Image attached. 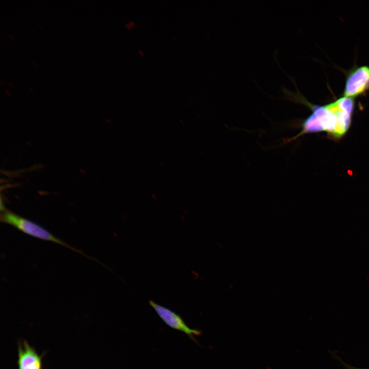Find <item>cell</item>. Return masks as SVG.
I'll use <instances>...</instances> for the list:
<instances>
[{
	"label": "cell",
	"instance_id": "6da1fadb",
	"mask_svg": "<svg viewBox=\"0 0 369 369\" xmlns=\"http://www.w3.org/2000/svg\"><path fill=\"white\" fill-rule=\"evenodd\" d=\"M284 92L288 99L304 104L312 111V113L300 122V132L287 139V142L295 140L305 134L321 131L327 132L339 138L347 131L355 106L354 99L343 96L330 104L319 106L309 102L298 91L296 93L288 90Z\"/></svg>",
	"mask_w": 369,
	"mask_h": 369
},
{
	"label": "cell",
	"instance_id": "7a4b0ae2",
	"mask_svg": "<svg viewBox=\"0 0 369 369\" xmlns=\"http://www.w3.org/2000/svg\"><path fill=\"white\" fill-rule=\"evenodd\" d=\"M1 220L4 223L15 227L26 234L41 240L51 241L61 245L74 252L87 256L80 250L69 245L38 224L9 211L5 210L3 211V213L1 214Z\"/></svg>",
	"mask_w": 369,
	"mask_h": 369
},
{
	"label": "cell",
	"instance_id": "3957f363",
	"mask_svg": "<svg viewBox=\"0 0 369 369\" xmlns=\"http://www.w3.org/2000/svg\"><path fill=\"white\" fill-rule=\"evenodd\" d=\"M149 304L167 325L185 334L195 343L199 345L194 336L201 335L202 334L201 331L190 327L180 315L170 309L152 300L149 301Z\"/></svg>",
	"mask_w": 369,
	"mask_h": 369
},
{
	"label": "cell",
	"instance_id": "277c9868",
	"mask_svg": "<svg viewBox=\"0 0 369 369\" xmlns=\"http://www.w3.org/2000/svg\"><path fill=\"white\" fill-rule=\"evenodd\" d=\"M369 90V67L362 66L352 70L347 75L343 96L355 98Z\"/></svg>",
	"mask_w": 369,
	"mask_h": 369
},
{
	"label": "cell",
	"instance_id": "5b68a950",
	"mask_svg": "<svg viewBox=\"0 0 369 369\" xmlns=\"http://www.w3.org/2000/svg\"><path fill=\"white\" fill-rule=\"evenodd\" d=\"M18 369H42V358L36 351L24 341L18 347Z\"/></svg>",
	"mask_w": 369,
	"mask_h": 369
},
{
	"label": "cell",
	"instance_id": "8992f818",
	"mask_svg": "<svg viewBox=\"0 0 369 369\" xmlns=\"http://www.w3.org/2000/svg\"><path fill=\"white\" fill-rule=\"evenodd\" d=\"M357 369H362V368H357ZM363 369H369V368H363Z\"/></svg>",
	"mask_w": 369,
	"mask_h": 369
}]
</instances>
